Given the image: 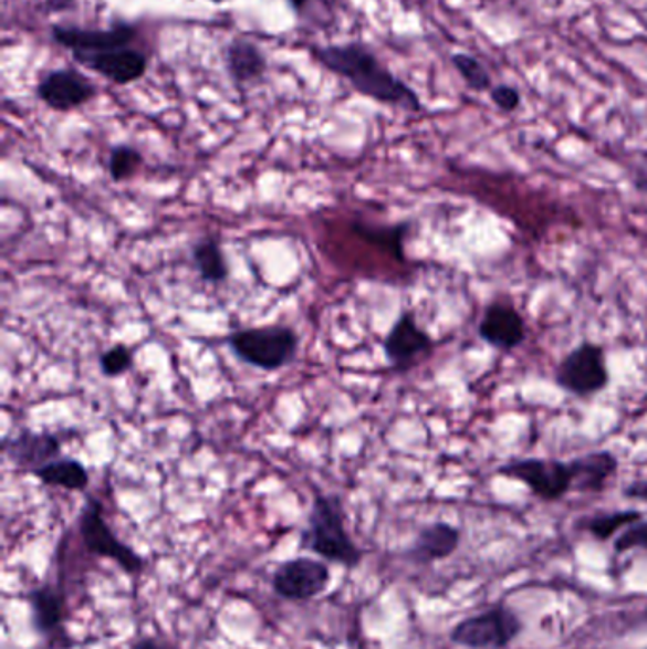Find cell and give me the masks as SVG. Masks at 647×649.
<instances>
[{
    "mask_svg": "<svg viewBox=\"0 0 647 649\" xmlns=\"http://www.w3.org/2000/svg\"><path fill=\"white\" fill-rule=\"evenodd\" d=\"M137 28L132 23H114L108 29H84L79 25H54L52 39L73 54L76 63L90 55L103 54L114 48L134 46Z\"/></svg>",
    "mask_w": 647,
    "mask_h": 649,
    "instance_id": "obj_6",
    "label": "cell"
},
{
    "mask_svg": "<svg viewBox=\"0 0 647 649\" xmlns=\"http://www.w3.org/2000/svg\"><path fill=\"white\" fill-rule=\"evenodd\" d=\"M490 95H492L495 107L505 111V113H513V111L521 107V94L513 86H508V84L492 87V94Z\"/></svg>",
    "mask_w": 647,
    "mask_h": 649,
    "instance_id": "obj_27",
    "label": "cell"
},
{
    "mask_svg": "<svg viewBox=\"0 0 647 649\" xmlns=\"http://www.w3.org/2000/svg\"><path fill=\"white\" fill-rule=\"evenodd\" d=\"M289 2H291V7H293L296 12H301L302 8L307 4V0H289Z\"/></svg>",
    "mask_w": 647,
    "mask_h": 649,
    "instance_id": "obj_31",
    "label": "cell"
},
{
    "mask_svg": "<svg viewBox=\"0 0 647 649\" xmlns=\"http://www.w3.org/2000/svg\"><path fill=\"white\" fill-rule=\"evenodd\" d=\"M306 547L328 561L355 566L361 561V551L355 547L352 537L347 536L342 519L338 498L317 495L312 513L307 516V528L304 532Z\"/></svg>",
    "mask_w": 647,
    "mask_h": 649,
    "instance_id": "obj_3",
    "label": "cell"
},
{
    "mask_svg": "<svg viewBox=\"0 0 647 649\" xmlns=\"http://www.w3.org/2000/svg\"><path fill=\"white\" fill-rule=\"evenodd\" d=\"M135 649H167V648H164V646H160V643L153 642V640H143V642H140L139 646H137V648H135Z\"/></svg>",
    "mask_w": 647,
    "mask_h": 649,
    "instance_id": "obj_30",
    "label": "cell"
},
{
    "mask_svg": "<svg viewBox=\"0 0 647 649\" xmlns=\"http://www.w3.org/2000/svg\"><path fill=\"white\" fill-rule=\"evenodd\" d=\"M81 534L87 551L94 555L113 558L129 574H137L143 568V558L114 536L113 530L103 519V507L95 498H90L82 509Z\"/></svg>",
    "mask_w": 647,
    "mask_h": 649,
    "instance_id": "obj_8",
    "label": "cell"
},
{
    "mask_svg": "<svg viewBox=\"0 0 647 649\" xmlns=\"http://www.w3.org/2000/svg\"><path fill=\"white\" fill-rule=\"evenodd\" d=\"M570 463L574 469V490L577 492H602L619 468L617 458L609 450L580 456Z\"/></svg>",
    "mask_w": 647,
    "mask_h": 649,
    "instance_id": "obj_16",
    "label": "cell"
},
{
    "mask_svg": "<svg viewBox=\"0 0 647 649\" xmlns=\"http://www.w3.org/2000/svg\"><path fill=\"white\" fill-rule=\"evenodd\" d=\"M33 475L48 486H60V489L86 490L90 484V475L84 463L74 458H58L54 462L46 463L33 471Z\"/></svg>",
    "mask_w": 647,
    "mask_h": 649,
    "instance_id": "obj_18",
    "label": "cell"
},
{
    "mask_svg": "<svg viewBox=\"0 0 647 649\" xmlns=\"http://www.w3.org/2000/svg\"><path fill=\"white\" fill-rule=\"evenodd\" d=\"M328 568L310 558H296L283 564L274 576V589L289 600H307L325 590L328 585Z\"/></svg>",
    "mask_w": 647,
    "mask_h": 649,
    "instance_id": "obj_11",
    "label": "cell"
},
{
    "mask_svg": "<svg viewBox=\"0 0 647 649\" xmlns=\"http://www.w3.org/2000/svg\"><path fill=\"white\" fill-rule=\"evenodd\" d=\"M4 452L15 465L29 469L33 473L42 465L60 458L61 441L60 437L48 431L36 433L31 429H21L20 433L4 441Z\"/></svg>",
    "mask_w": 647,
    "mask_h": 649,
    "instance_id": "obj_14",
    "label": "cell"
},
{
    "mask_svg": "<svg viewBox=\"0 0 647 649\" xmlns=\"http://www.w3.org/2000/svg\"><path fill=\"white\" fill-rule=\"evenodd\" d=\"M556 386L575 397H591L606 389L609 381L606 354L598 344L583 342L562 359L554 373Z\"/></svg>",
    "mask_w": 647,
    "mask_h": 649,
    "instance_id": "obj_4",
    "label": "cell"
},
{
    "mask_svg": "<svg viewBox=\"0 0 647 649\" xmlns=\"http://www.w3.org/2000/svg\"><path fill=\"white\" fill-rule=\"evenodd\" d=\"M227 69L232 81L246 86L264 78L268 71V57L257 42L238 36L228 44Z\"/></svg>",
    "mask_w": 647,
    "mask_h": 649,
    "instance_id": "obj_15",
    "label": "cell"
},
{
    "mask_svg": "<svg viewBox=\"0 0 647 649\" xmlns=\"http://www.w3.org/2000/svg\"><path fill=\"white\" fill-rule=\"evenodd\" d=\"M625 495L633 500H644L647 502V481L633 482L625 489Z\"/></svg>",
    "mask_w": 647,
    "mask_h": 649,
    "instance_id": "obj_28",
    "label": "cell"
},
{
    "mask_svg": "<svg viewBox=\"0 0 647 649\" xmlns=\"http://www.w3.org/2000/svg\"><path fill=\"white\" fill-rule=\"evenodd\" d=\"M31 603H33L34 622L42 632H50L60 627L63 621V598L60 593L48 587L34 590Z\"/></svg>",
    "mask_w": 647,
    "mask_h": 649,
    "instance_id": "obj_20",
    "label": "cell"
},
{
    "mask_svg": "<svg viewBox=\"0 0 647 649\" xmlns=\"http://www.w3.org/2000/svg\"><path fill=\"white\" fill-rule=\"evenodd\" d=\"M143 166V155L129 145H118L108 155V175L114 182L132 179Z\"/></svg>",
    "mask_w": 647,
    "mask_h": 649,
    "instance_id": "obj_21",
    "label": "cell"
},
{
    "mask_svg": "<svg viewBox=\"0 0 647 649\" xmlns=\"http://www.w3.org/2000/svg\"><path fill=\"white\" fill-rule=\"evenodd\" d=\"M434 348V338L418 325L413 312H403L384 338V354L394 370H408Z\"/></svg>",
    "mask_w": 647,
    "mask_h": 649,
    "instance_id": "obj_10",
    "label": "cell"
},
{
    "mask_svg": "<svg viewBox=\"0 0 647 649\" xmlns=\"http://www.w3.org/2000/svg\"><path fill=\"white\" fill-rule=\"evenodd\" d=\"M228 348L249 367L280 370L293 362L299 349V336L285 325L243 328L227 338Z\"/></svg>",
    "mask_w": 647,
    "mask_h": 649,
    "instance_id": "obj_2",
    "label": "cell"
},
{
    "mask_svg": "<svg viewBox=\"0 0 647 649\" xmlns=\"http://www.w3.org/2000/svg\"><path fill=\"white\" fill-rule=\"evenodd\" d=\"M315 60L354 87L355 92L384 105L420 113L421 101L407 82L397 78L371 48L361 42L315 48Z\"/></svg>",
    "mask_w": 647,
    "mask_h": 649,
    "instance_id": "obj_1",
    "label": "cell"
},
{
    "mask_svg": "<svg viewBox=\"0 0 647 649\" xmlns=\"http://www.w3.org/2000/svg\"><path fill=\"white\" fill-rule=\"evenodd\" d=\"M452 63H455L456 71L460 73L461 78L466 81L471 90L477 92H484L492 87V81H490V74L487 69L482 65L481 61L469 54H455L452 55Z\"/></svg>",
    "mask_w": 647,
    "mask_h": 649,
    "instance_id": "obj_23",
    "label": "cell"
},
{
    "mask_svg": "<svg viewBox=\"0 0 647 649\" xmlns=\"http://www.w3.org/2000/svg\"><path fill=\"white\" fill-rule=\"evenodd\" d=\"M636 547L647 549V523L628 526L627 532H623L619 540L615 542V549L619 551V553L636 549Z\"/></svg>",
    "mask_w": 647,
    "mask_h": 649,
    "instance_id": "obj_26",
    "label": "cell"
},
{
    "mask_svg": "<svg viewBox=\"0 0 647 649\" xmlns=\"http://www.w3.org/2000/svg\"><path fill=\"white\" fill-rule=\"evenodd\" d=\"M640 516L638 511H619V513H612V515L596 516L593 521H588L587 528L594 537L609 540L617 530L638 523Z\"/></svg>",
    "mask_w": 647,
    "mask_h": 649,
    "instance_id": "obj_24",
    "label": "cell"
},
{
    "mask_svg": "<svg viewBox=\"0 0 647 649\" xmlns=\"http://www.w3.org/2000/svg\"><path fill=\"white\" fill-rule=\"evenodd\" d=\"M82 67L90 69L116 86H127L140 81L148 69V57L135 46L114 48L103 54L90 55L79 61Z\"/></svg>",
    "mask_w": 647,
    "mask_h": 649,
    "instance_id": "obj_12",
    "label": "cell"
},
{
    "mask_svg": "<svg viewBox=\"0 0 647 649\" xmlns=\"http://www.w3.org/2000/svg\"><path fill=\"white\" fill-rule=\"evenodd\" d=\"M519 630L521 621L511 609L495 608L460 622L452 632V640L471 649H500L513 642Z\"/></svg>",
    "mask_w": 647,
    "mask_h": 649,
    "instance_id": "obj_7",
    "label": "cell"
},
{
    "mask_svg": "<svg viewBox=\"0 0 647 649\" xmlns=\"http://www.w3.org/2000/svg\"><path fill=\"white\" fill-rule=\"evenodd\" d=\"M355 230L359 232L361 238L371 241L374 245H380L397 254L403 259V240L407 234V224H399V227H367V224H355Z\"/></svg>",
    "mask_w": 647,
    "mask_h": 649,
    "instance_id": "obj_22",
    "label": "cell"
},
{
    "mask_svg": "<svg viewBox=\"0 0 647 649\" xmlns=\"http://www.w3.org/2000/svg\"><path fill=\"white\" fill-rule=\"evenodd\" d=\"M74 7V0H46L48 12H65Z\"/></svg>",
    "mask_w": 647,
    "mask_h": 649,
    "instance_id": "obj_29",
    "label": "cell"
},
{
    "mask_svg": "<svg viewBox=\"0 0 647 649\" xmlns=\"http://www.w3.org/2000/svg\"><path fill=\"white\" fill-rule=\"evenodd\" d=\"M132 365H134V354L124 344H116L113 348L107 349L100 359L101 373L107 378L124 375L132 368Z\"/></svg>",
    "mask_w": 647,
    "mask_h": 649,
    "instance_id": "obj_25",
    "label": "cell"
},
{
    "mask_svg": "<svg viewBox=\"0 0 647 649\" xmlns=\"http://www.w3.org/2000/svg\"><path fill=\"white\" fill-rule=\"evenodd\" d=\"M36 95L52 111L69 113L94 100L95 86L76 69H54L42 76Z\"/></svg>",
    "mask_w": 647,
    "mask_h": 649,
    "instance_id": "obj_9",
    "label": "cell"
},
{
    "mask_svg": "<svg viewBox=\"0 0 647 649\" xmlns=\"http://www.w3.org/2000/svg\"><path fill=\"white\" fill-rule=\"evenodd\" d=\"M498 473L513 481H521L545 502L561 500L574 490V469L572 463L545 458H521L503 463Z\"/></svg>",
    "mask_w": 647,
    "mask_h": 649,
    "instance_id": "obj_5",
    "label": "cell"
},
{
    "mask_svg": "<svg viewBox=\"0 0 647 649\" xmlns=\"http://www.w3.org/2000/svg\"><path fill=\"white\" fill-rule=\"evenodd\" d=\"M460 532L450 524L437 523L421 530L420 536L414 543L413 556L420 563L441 561L458 549Z\"/></svg>",
    "mask_w": 647,
    "mask_h": 649,
    "instance_id": "obj_17",
    "label": "cell"
},
{
    "mask_svg": "<svg viewBox=\"0 0 647 649\" xmlns=\"http://www.w3.org/2000/svg\"><path fill=\"white\" fill-rule=\"evenodd\" d=\"M207 2H211V4H225L228 0H207Z\"/></svg>",
    "mask_w": 647,
    "mask_h": 649,
    "instance_id": "obj_32",
    "label": "cell"
},
{
    "mask_svg": "<svg viewBox=\"0 0 647 649\" xmlns=\"http://www.w3.org/2000/svg\"><path fill=\"white\" fill-rule=\"evenodd\" d=\"M192 261L200 278L207 283H222L228 278L227 261L221 245L215 238L198 241L192 249Z\"/></svg>",
    "mask_w": 647,
    "mask_h": 649,
    "instance_id": "obj_19",
    "label": "cell"
},
{
    "mask_svg": "<svg viewBox=\"0 0 647 649\" xmlns=\"http://www.w3.org/2000/svg\"><path fill=\"white\" fill-rule=\"evenodd\" d=\"M479 336L492 348L513 352L522 346L526 327H524L522 315L511 304L494 302L482 314L479 322Z\"/></svg>",
    "mask_w": 647,
    "mask_h": 649,
    "instance_id": "obj_13",
    "label": "cell"
}]
</instances>
